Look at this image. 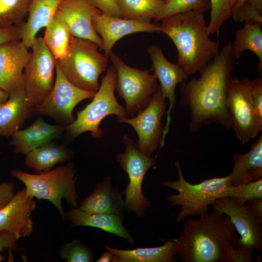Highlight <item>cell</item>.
Here are the masks:
<instances>
[{"mask_svg":"<svg viewBox=\"0 0 262 262\" xmlns=\"http://www.w3.org/2000/svg\"><path fill=\"white\" fill-rule=\"evenodd\" d=\"M232 43L221 51L199 72L200 76L180 83V103L191 112L189 128L196 132L212 123L229 129L231 119L226 106L229 81L234 70Z\"/></svg>","mask_w":262,"mask_h":262,"instance_id":"1","label":"cell"},{"mask_svg":"<svg viewBox=\"0 0 262 262\" xmlns=\"http://www.w3.org/2000/svg\"><path fill=\"white\" fill-rule=\"evenodd\" d=\"M198 215L185 221L177 255L182 262H225L227 248L235 247L239 238L230 218L213 208Z\"/></svg>","mask_w":262,"mask_h":262,"instance_id":"2","label":"cell"},{"mask_svg":"<svg viewBox=\"0 0 262 262\" xmlns=\"http://www.w3.org/2000/svg\"><path fill=\"white\" fill-rule=\"evenodd\" d=\"M161 21V32L174 43L178 64L188 76L199 71L218 53L219 42L210 39L203 13L189 11Z\"/></svg>","mask_w":262,"mask_h":262,"instance_id":"3","label":"cell"},{"mask_svg":"<svg viewBox=\"0 0 262 262\" xmlns=\"http://www.w3.org/2000/svg\"><path fill=\"white\" fill-rule=\"evenodd\" d=\"M179 179L176 180H165L162 184L178 192L166 197L171 206H180V210L176 218L178 222L189 216L199 215L209 210L218 199L231 195L233 187L229 175L222 178H213L197 184H192L184 178L179 161L175 162Z\"/></svg>","mask_w":262,"mask_h":262,"instance_id":"4","label":"cell"},{"mask_svg":"<svg viewBox=\"0 0 262 262\" xmlns=\"http://www.w3.org/2000/svg\"><path fill=\"white\" fill-rule=\"evenodd\" d=\"M76 170L73 163L59 166L54 169L39 174H31L19 170H13L11 175L22 181L27 194L39 200L50 201L65 220L62 200L65 198L72 208L78 207L75 184Z\"/></svg>","mask_w":262,"mask_h":262,"instance_id":"5","label":"cell"},{"mask_svg":"<svg viewBox=\"0 0 262 262\" xmlns=\"http://www.w3.org/2000/svg\"><path fill=\"white\" fill-rule=\"evenodd\" d=\"M98 46L92 41L71 36L65 56L57 60L66 79L77 87L96 92L99 76L108 66V57L98 51Z\"/></svg>","mask_w":262,"mask_h":262,"instance_id":"6","label":"cell"},{"mask_svg":"<svg viewBox=\"0 0 262 262\" xmlns=\"http://www.w3.org/2000/svg\"><path fill=\"white\" fill-rule=\"evenodd\" d=\"M116 79L115 68L113 66L108 67L91 102L78 111L76 119L66 127L69 138L73 139L82 133L89 131L93 138H99L103 134L99 125L105 117L114 115L119 118H130L125 108L115 97Z\"/></svg>","mask_w":262,"mask_h":262,"instance_id":"7","label":"cell"},{"mask_svg":"<svg viewBox=\"0 0 262 262\" xmlns=\"http://www.w3.org/2000/svg\"><path fill=\"white\" fill-rule=\"evenodd\" d=\"M109 58L116 72L115 89L125 102V110L130 116L144 109L149 104L160 85L149 70L131 67L112 52Z\"/></svg>","mask_w":262,"mask_h":262,"instance_id":"8","label":"cell"},{"mask_svg":"<svg viewBox=\"0 0 262 262\" xmlns=\"http://www.w3.org/2000/svg\"><path fill=\"white\" fill-rule=\"evenodd\" d=\"M122 142L125 150L118 154L116 158L129 178L125 190V207L129 212H133L138 216H144L150 202L143 195V181L147 172L156 164V158L144 154L133 139L127 135H123Z\"/></svg>","mask_w":262,"mask_h":262,"instance_id":"9","label":"cell"},{"mask_svg":"<svg viewBox=\"0 0 262 262\" xmlns=\"http://www.w3.org/2000/svg\"><path fill=\"white\" fill-rule=\"evenodd\" d=\"M30 48L31 55L24 70L23 78L27 101L33 109L44 100L53 87L56 60L43 37H36Z\"/></svg>","mask_w":262,"mask_h":262,"instance_id":"10","label":"cell"},{"mask_svg":"<svg viewBox=\"0 0 262 262\" xmlns=\"http://www.w3.org/2000/svg\"><path fill=\"white\" fill-rule=\"evenodd\" d=\"M248 78L231 77L229 81L226 106L231 119V128L237 138L245 144L262 130V121L255 110Z\"/></svg>","mask_w":262,"mask_h":262,"instance_id":"11","label":"cell"},{"mask_svg":"<svg viewBox=\"0 0 262 262\" xmlns=\"http://www.w3.org/2000/svg\"><path fill=\"white\" fill-rule=\"evenodd\" d=\"M95 93L80 89L69 82L56 61L53 87L44 100L33 108L32 113L50 116L66 127L75 119L73 115L75 106L84 99H92Z\"/></svg>","mask_w":262,"mask_h":262,"instance_id":"12","label":"cell"},{"mask_svg":"<svg viewBox=\"0 0 262 262\" xmlns=\"http://www.w3.org/2000/svg\"><path fill=\"white\" fill-rule=\"evenodd\" d=\"M167 103L159 86L154 93L149 104L134 117L117 118V122L131 125L136 131L138 139L135 143L139 150L151 156L160 146L164 125L162 119L166 114Z\"/></svg>","mask_w":262,"mask_h":262,"instance_id":"13","label":"cell"},{"mask_svg":"<svg viewBox=\"0 0 262 262\" xmlns=\"http://www.w3.org/2000/svg\"><path fill=\"white\" fill-rule=\"evenodd\" d=\"M212 208L229 216L239 235L235 247L249 250H262V219L251 214L246 203H242L230 197L217 199Z\"/></svg>","mask_w":262,"mask_h":262,"instance_id":"14","label":"cell"},{"mask_svg":"<svg viewBox=\"0 0 262 262\" xmlns=\"http://www.w3.org/2000/svg\"><path fill=\"white\" fill-rule=\"evenodd\" d=\"M21 40L0 45V88L9 97L24 91L23 72L31 52Z\"/></svg>","mask_w":262,"mask_h":262,"instance_id":"15","label":"cell"},{"mask_svg":"<svg viewBox=\"0 0 262 262\" xmlns=\"http://www.w3.org/2000/svg\"><path fill=\"white\" fill-rule=\"evenodd\" d=\"M148 52L152 62V67L149 70L152 71L157 79L159 81L162 94L169 101V105L166 114V122L161 142V144L164 145L171 123V112L175 108L176 87L178 83L187 79L189 76L178 64L172 63L166 58L159 45H151Z\"/></svg>","mask_w":262,"mask_h":262,"instance_id":"16","label":"cell"},{"mask_svg":"<svg viewBox=\"0 0 262 262\" xmlns=\"http://www.w3.org/2000/svg\"><path fill=\"white\" fill-rule=\"evenodd\" d=\"M92 23L102 40V50L108 58L115 43L126 35L139 32H161L160 25L156 22L114 17L102 13L94 16Z\"/></svg>","mask_w":262,"mask_h":262,"instance_id":"17","label":"cell"},{"mask_svg":"<svg viewBox=\"0 0 262 262\" xmlns=\"http://www.w3.org/2000/svg\"><path fill=\"white\" fill-rule=\"evenodd\" d=\"M58 11L72 36L92 41L102 49V40L92 23L93 17L102 12L90 0H63Z\"/></svg>","mask_w":262,"mask_h":262,"instance_id":"18","label":"cell"},{"mask_svg":"<svg viewBox=\"0 0 262 262\" xmlns=\"http://www.w3.org/2000/svg\"><path fill=\"white\" fill-rule=\"evenodd\" d=\"M36 206V201L27 194L25 188L18 191L0 210V231L13 233L17 239L30 236L33 230L31 214Z\"/></svg>","mask_w":262,"mask_h":262,"instance_id":"19","label":"cell"},{"mask_svg":"<svg viewBox=\"0 0 262 262\" xmlns=\"http://www.w3.org/2000/svg\"><path fill=\"white\" fill-rule=\"evenodd\" d=\"M66 131V127L50 124L41 116L32 124L22 130H17L12 135L10 145L15 152L27 154L31 151L53 141Z\"/></svg>","mask_w":262,"mask_h":262,"instance_id":"20","label":"cell"},{"mask_svg":"<svg viewBox=\"0 0 262 262\" xmlns=\"http://www.w3.org/2000/svg\"><path fill=\"white\" fill-rule=\"evenodd\" d=\"M122 195L123 192L113 185L111 178L106 176L90 195L82 200L79 208L91 213L121 214L125 207Z\"/></svg>","mask_w":262,"mask_h":262,"instance_id":"21","label":"cell"},{"mask_svg":"<svg viewBox=\"0 0 262 262\" xmlns=\"http://www.w3.org/2000/svg\"><path fill=\"white\" fill-rule=\"evenodd\" d=\"M65 218L70 221V224L73 227L82 226L97 228L124 238L131 243L134 242L130 232L122 223V214L91 213L77 207L72 208L65 213Z\"/></svg>","mask_w":262,"mask_h":262,"instance_id":"22","label":"cell"},{"mask_svg":"<svg viewBox=\"0 0 262 262\" xmlns=\"http://www.w3.org/2000/svg\"><path fill=\"white\" fill-rule=\"evenodd\" d=\"M233 168L229 174L233 186L262 179V134L252 144L249 152L233 155Z\"/></svg>","mask_w":262,"mask_h":262,"instance_id":"23","label":"cell"},{"mask_svg":"<svg viewBox=\"0 0 262 262\" xmlns=\"http://www.w3.org/2000/svg\"><path fill=\"white\" fill-rule=\"evenodd\" d=\"M113 253L112 262H174L176 261L177 239L166 241L157 247L118 249L105 246Z\"/></svg>","mask_w":262,"mask_h":262,"instance_id":"24","label":"cell"},{"mask_svg":"<svg viewBox=\"0 0 262 262\" xmlns=\"http://www.w3.org/2000/svg\"><path fill=\"white\" fill-rule=\"evenodd\" d=\"M63 0H32L28 18L22 25L21 41L30 48L38 32L45 28Z\"/></svg>","mask_w":262,"mask_h":262,"instance_id":"25","label":"cell"},{"mask_svg":"<svg viewBox=\"0 0 262 262\" xmlns=\"http://www.w3.org/2000/svg\"><path fill=\"white\" fill-rule=\"evenodd\" d=\"M32 115L25 91L10 96L0 107V136H12Z\"/></svg>","mask_w":262,"mask_h":262,"instance_id":"26","label":"cell"},{"mask_svg":"<svg viewBox=\"0 0 262 262\" xmlns=\"http://www.w3.org/2000/svg\"><path fill=\"white\" fill-rule=\"evenodd\" d=\"M74 155L71 149L52 141L27 154L25 164L39 174L50 170L58 163L70 161Z\"/></svg>","mask_w":262,"mask_h":262,"instance_id":"27","label":"cell"},{"mask_svg":"<svg viewBox=\"0 0 262 262\" xmlns=\"http://www.w3.org/2000/svg\"><path fill=\"white\" fill-rule=\"evenodd\" d=\"M261 24L246 22L243 28L237 29L232 44L235 60L238 61L246 50L253 52L259 59L258 72L262 71V30Z\"/></svg>","mask_w":262,"mask_h":262,"instance_id":"28","label":"cell"},{"mask_svg":"<svg viewBox=\"0 0 262 262\" xmlns=\"http://www.w3.org/2000/svg\"><path fill=\"white\" fill-rule=\"evenodd\" d=\"M45 28L44 42L56 61L60 60L66 53L71 35L58 10Z\"/></svg>","mask_w":262,"mask_h":262,"instance_id":"29","label":"cell"},{"mask_svg":"<svg viewBox=\"0 0 262 262\" xmlns=\"http://www.w3.org/2000/svg\"><path fill=\"white\" fill-rule=\"evenodd\" d=\"M122 18L129 19L159 21L164 3L162 0H117Z\"/></svg>","mask_w":262,"mask_h":262,"instance_id":"30","label":"cell"},{"mask_svg":"<svg viewBox=\"0 0 262 262\" xmlns=\"http://www.w3.org/2000/svg\"><path fill=\"white\" fill-rule=\"evenodd\" d=\"M32 0H0V29L19 26L28 16Z\"/></svg>","mask_w":262,"mask_h":262,"instance_id":"31","label":"cell"},{"mask_svg":"<svg viewBox=\"0 0 262 262\" xmlns=\"http://www.w3.org/2000/svg\"><path fill=\"white\" fill-rule=\"evenodd\" d=\"M210 0H165L159 17L162 19L178 14L189 11L203 13L210 11Z\"/></svg>","mask_w":262,"mask_h":262,"instance_id":"32","label":"cell"},{"mask_svg":"<svg viewBox=\"0 0 262 262\" xmlns=\"http://www.w3.org/2000/svg\"><path fill=\"white\" fill-rule=\"evenodd\" d=\"M210 19L207 25L210 34H218L224 22L230 17V0H210Z\"/></svg>","mask_w":262,"mask_h":262,"instance_id":"33","label":"cell"},{"mask_svg":"<svg viewBox=\"0 0 262 262\" xmlns=\"http://www.w3.org/2000/svg\"><path fill=\"white\" fill-rule=\"evenodd\" d=\"M59 253L67 262H91L94 260L91 249L82 241L77 239L64 244Z\"/></svg>","mask_w":262,"mask_h":262,"instance_id":"34","label":"cell"},{"mask_svg":"<svg viewBox=\"0 0 262 262\" xmlns=\"http://www.w3.org/2000/svg\"><path fill=\"white\" fill-rule=\"evenodd\" d=\"M230 197L242 203L262 198V179L233 186Z\"/></svg>","mask_w":262,"mask_h":262,"instance_id":"35","label":"cell"},{"mask_svg":"<svg viewBox=\"0 0 262 262\" xmlns=\"http://www.w3.org/2000/svg\"><path fill=\"white\" fill-rule=\"evenodd\" d=\"M230 17L235 22L262 24V8L246 0L238 7L231 10Z\"/></svg>","mask_w":262,"mask_h":262,"instance_id":"36","label":"cell"},{"mask_svg":"<svg viewBox=\"0 0 262 262\" xmlns=\"http://www.w3.org/2000/svg\"><path fill=\"white\" fill-rule=\"evenodd\" d=\"M250 93L256 113L262 121V78L256 77L250 81Z\"/></svg>","mask_w":262,"mask_h":262,"instance_id":"37","label":"cell"},{"mask_svg":"<svg viewBox=\"0 0 262 262\" xmlns=\"http://www.w3.org/2000/svg\"><path fill=\"white\" fill-rule=\"evenodd\" d=\"M90 1L102 13L122 18L121 9L117 0H90Z\"/></svg>","mask_w":262,"mask_h":262,"instance_id":"38","label":"cell"},{"mask_svg":"<svg viewBox=\"0 0 262 262\" xmlns=\"http://www.w3.org/2000/svg\"><path fill=\"white\" fill-rule=\"evenodd\" d=\"M252 252L230 246L227 249L225 262H252Z\"/></svg>","mask_w":262,"mask_h":262,"instance_id":"39","label":"cell"},{"mask_svg":"<svg viewBox=\"0 0 262 262\" xmlns=\"http://www.w3.org/2000/svg\"><path fill=\"white\" fill-rule=\"evenodd\" d=\"M17 238L15 234L6 230L0 231V262L6 259V256L2 253L5 249H11L15 246Z\"/></svg>","mask_w":262,"mask_h":262,"instance_id":"40","label":"cell"},{"mask_svg":"<svg viewBox=\"0 0 262 262\" xmlns=\"http://www.w3.org/2000/svg\"><path fill=\"white\" fill-rule=\"evenodd\" d=\"M22 24L19 26L0 29V45L8 42L21 40Z\"/></svg>","mask_w":262,"mask_h":262,"instance_id":"41","label":"cell"},{"mask_svg":"<svg viewBox=\"0 0 262 262\" xmlns=\"http://www.w3.org/2000/svg\"><path fill=\"white\" fill-rule=\"evenodd\" d=\"M13 181L0 182V210L6 205L15 195Z\"/></svg>","mask_w":262,"mask_h":262,"instance_id":"42","label":"cell"},{"mask_svg":"<svg viewBox=\"0 0 262 262\" xmlns=\"http://www.w3.org/2000/svg\"><path fill=\"white\" fill-rule=\"evenodd\" d=\"M246 206L251 214L262 219V198L250 200L246 203Z\"/></svg>","mask_w":262,"mask_h":262,"instance_id":"43","label":"cell"},{"mask_svg":"<svg viewBox=\"0 0 262 262\" xmlns=\"http://www.w3.org/2000/svg\"><path fill=\"white\" fill-rule=\"evenodd\" d=\"M106 251L98 259L97 262H111L113 258V253L109 250L106 249Z\"/></svg>","mask_w":262,"mask_h":262,"instance_id":"44","label":"cell"},{"mask_svg":"<svg viewBox=\"0 0 262 262\" xmlns=\"http://www.w3.org/2000/svg\"><path fill=\"white\" fill-rule=\"evenodd\" d=\"M9 96L7 94L0 88V107L7 100Z\"/></svg>","mask_w":262,"mask_h":262,"instance_id":"45","label":"cell"},{"mask_svg":"<svg viewBox=\"0 0 262 262\" xmlns=\"http://www.w3.org/2000/svg\"><path fill=\"white\" fill-rule=\"evenodd\" d=\"M246 0H230L231 10L243 3Z\"/></svg>","mask_w":262,"mask_h":262,"instance_id":"46","label":"cell"},{"mask_svg":"<svg viewBox=\"0 0 262 262\" xmlns=\"http://www.w3.org/2000/svg\"><path fill=\"white\" fill-rule=\"evenodd\" d=\"M162 0L165 1V0Z\"/></svg>","mask_w":262,"mask_h":262,"instance_id":"47","label":"cell"}]
</instances>
